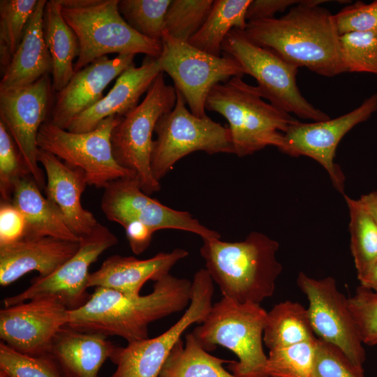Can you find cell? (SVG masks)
<instances>
[{"mask_svg": "<svg viewBox=\"0 0 377 377\" xmlns=\"http://www.w3.org/2000/svg\"><path fill=\"white\" fill-rule=\"evenodd\" d=\"M325 0H302L279 18L248 22L244 30L253 43L297 67L334 77L346 72L340 34L334 15L320 4Z\"/></svg>", "mask_w": 377, "mask_h": 377, "instance_id": "obj_1", "label": "cell"}, {"mask_svg": "<svg viewBox=\"0 0 377 377\" xmlns=\"http://www.w3.org/2000/svg\"><path fill=\"white\" fill-rule=\"evenodd\" d=\"M191 282L170 274L155 281L145 295L95 288L81 307L69 310L67 325L80 331L117 336L128 343L149 338V325L189 305Z\"/></svg>", "mask_w": 377, "mask_h": 377, "instance_id": "obj_2", "label": "cell"}, {"mask_svg": "<svg viewBox=\"0 0 377 377\" xmlns=\"http://www.w3.org/2000/svg\"><path fill=\"white\" fill-rule=\"evenodd\" d=\"M279 247L277 241L251 232L241 242L204 239L200 253L223 297L260 304L273 295L282 270L276 258Z\"/></svg>", "mask_w": 377, "mask_h": 377, "instance_id": "obj_3", "label": "cell"}, {"mask_svg": "<svg viewBox=\"0 0 377 377\" xmlns=\"http://www.w3.org/2000/svg\"><path fill=\"white\" fill-rule=\"evenodd\" d=\"M205 108L227 119L234 154L239 157L267 146L278 148L283 133L298 121L266 102L258 87L247 84L242 77H233L213 87Z\"/></svg>", "mask_w": 377, "mask_h": 377, "instance_id": "obj_4", "label": "cell"}, {"mask_svg": "<svg viewBox=\"0 0 377 377\" xmlns=\"http://www.w3.org/2000/svg\"><path fill=\"white\" fill-rule=\"evenodd\" d=\"M59 1L62 15L79 43L75 72L108 54L161 56V40L145 37L131 27L119 10V0Z\"/></svg>", "mask_w": 377, "mask_h": 377, "instance_id": "obj_5", "label": "cell"}, {"mask_svg": "<svg viewBox=\"0 0 377 377\" xmlns=\"http://www.w3.org/2000/svg\"><path fill=\"white\" fill-rule=\"evenodd\" d=\"M267 313L260 304L223 297L191 333L208 352L221 346L234 353L238 361L228 367L236 377H269L263 347Z\"/></svg>", "mask_w": 377, "mask_h": 377, "instance_id": "obj_6", "label": "cell"}, {"mask_svg": "<svg viewBox=\"0 0 377 377\" xmlns=\"http://www.w3.org/2000/svg\"><path fill=\"white\" fill-rule=\"evenodd\" d=\"M143 101L123 116L113 128L111 145L114 158L122 168L132 172L142 191L150 195L161 189L151 171L153 133L159 118L175 106V87L167 84L161 72Z\"/></svg>", "mask_w": 377, "mask_h": 377, "instance_id": "obj_7", "label": "cell"}, {"mask_svg": "<svg viewBox=\"0 0 377 377\" xmlns=\"http://www.w3.org/2000/svg\"><path fill=\"white\" fill-rule=\"evenodd\" d=\"M221 48L223 54L232 57L239 63L244 74L256 80L263 98L276 108L313 121L330 119L302 95L296 80L298 67L253 43L243 30L232 29Z\"/></svg>", "mask_w": 377, "mask_h": 377, "instance_id": "obj_8", "label": "cell"}, {"mask_svg": "<svg viewBox=\"0 0 377 377\" xmlns=\"http://www.w3.org/2000/svg\"><path fill=\"white\" fill-rule=\"evenodd\" d=\"M174 108L158 120L154 133L151 168L160 182L182 158L196 151L208 154H234L228 127L205 115L198 117L186 107L182 94L176 90Z\"/></svg>", "mask_w": 377, "mask_h": 377, "instance_id": "obj_9", "label": "cell"}, {"mask_svg": "<svg viewBox=\"0 0 377 377\" xmlns=\"http://www.w3.org/2000/svg\"><path fill=\"white\" fill-rule=\"evenodd\" d=\"M122 117H109L94 130L84 133L68 131L47 120L39 129L38 147L71 166L82 169L86 174L88 185L104 188L116 179L135 177L120 166L112 154V131Z\"/></svg>", "mask_w": 377, "mask_h": 377, "instance_id": "obj_10", "label": "cell"}, {"mask_svg": "<svg viewBox=\"0 0 377 377\" xmlns=\"http://www.w3.org/2000/svg\"><path fill=\"white\" fill-rule=\"evenodd\" d=\"M161 42L163 50L158 58L161 71L170 75L190 111L198 117L206 115V100L213 87L245 75L239 63L230 56L209 54L165 31Z\"/></svg>", "mask_w": 377, "mask_h": 377, "instance_id": "obj_11", "label": "cell"}, {"mask_svg": "<svg viewBox=\"0 0 377 377\" xmlns=\"http://www.w3.org/2000/svg\"><path fill=\"white\" fill-rule=\"evenodd\" d=\"M206 269H200L191 282L188 309L168 330L147 338L118 346L110 360L117 366L111 377H158L175 345L193 323L201 324L212 307L214 283Z\"/></svg>", "mask_w": 377, "mask_h": 377, "instance_id": "obj_12", "label": "cell"}, {"mask_svg": "<svg viewBox=\"0 0 377 377\" xmlns=\"http://www.w3.org/2000/svg\"><path fill=\"white\" fill-rule=\"evenodd\" d=\"M117 243L116 235L98 223L89 234L80 237V247L70 259L50 275L34 277L21 293L5 297L3 307L47 297L58 299L69 310L82 306L91 295L88 292L89 267Z\"/></svg>", "mask_w": 377, "mask_h": 377, "instance_id": "obj_13", "label": "cell"}, {"mask_svg": "<svg viewBox=\"0 0 377 377\" xmlns=\"http://www.w3.org/2000/svg\"><path fill=\"white\" fill-rule=\"evenodd\" d=\"M297 283L309 300L307 311L315 336L337 346L358 369L364 371V344L348 308V298L338 290L336 280L332 276L316 279L300 272Z\"/></svg>", "mask_w": 377, "mask_h": 377, "instance_id": "obj_14", "label": "cell"}, {"mask_svg": "<svg viewBox=\"0 0 377 377\" xmlns=\"http://www.w3.org/2000/svg\"><path fill=\"white\" fill-rule=\"evenodd\" d=\"M101 207L105 217L122 226L140 223L155 232L175 229L204 239H220V234L202 225L188 212L168 207L144 193L135 177L116 179L104 188Z\"/></svg>", "mask_w": 377, "mask_h": 377, "instance_id": "obj_15", "label": "cell"}, {"mask_svg": "<svg viewBox=\"0 0 377 377\" xmlns=\"http://www.w3.org/2000/svg\"><path fill=\"white\" fill-rule=\"evenodd\" d=\"M377 111V93L359 107L334 119L290 125L283 133L278 149L292 156H305L320 163L327 172L334 188L344 195L345 176L334 162L337 147L353 127Z\"/></svg>", "mask_w": 377, "mask_h": 377, "instance_id": "obj_16", "label": "cell"}, {"mask_svg": "<svg viewBox=\"0 0 377 377\" xmlns=\"http://www.w3.org/2000/svg\"><path fill=\"white\" fill-rule=\"evenodd\" d=\"M52 92L49 75L21 89L0 92V121L11 135L41 191L45 190L46 182L37 159V135L42 124L47 121Z\"/></svg>", "mask_w": 377, "mask_h": 377, "instance_id": "obj_17", "label": "cell"}, {"mask_svg": "<svg viewBox=\"0 0 377 377\" xmlns=\"http://www.w3.org/2000/svg\"><path fill=\"white\" fill-rule=\"evenodd\" d=\"M69 309L52 297L30 300L0 310V338L29 355L47 353L56 334L68 321Z\"/></svg>", "mask_w": 377, "mask_h": 377, "instance_id": "obj_18", "label": "cell"}, {"mask_svg": "<svg viewBox=\"0 0 377 377\" xmlns=\"http://www.w3.org/2000/svg\"><path fill=\"white\" fill-rule=\"evenodd\" d=\"M135 54L101 57L75 72L66 86L57 93L49 121L67 130L73 120L103 98V92L115 77L134 64Z\"/></svg>", "mask_w": 377, "mask_h": 377, "instance_id": "obj_19", "label": "cell"}, {"mask_svg": "<svg viewBox=\"0 0 377 377\" xmlns=\"http://www.w3.org/2000/svg\"><path fill=\"white\" fill-rule=\"evenodd\" d=\"M37 159L46 174V198L60 212L76 235L80 238L89 234L98 222L81 203V196L88 185L85 172L39 148Z\"/></svg>", "mask_w": 377, "mask_h": 377, "instance_id": "obj_20", "label": "cell"}, {"mask_svg": "<svg viewBox=\"0 0 377 377\" xmlns=\"http://www.w3.org/2000/svg\"><path fill=\"white\" fill-rule=\"evenodd\" d=\"M79 242L51 237H23L0 246V285L8 286L24 274L36 271L38 276L52 274L78 250Z\"/></svg>", "mask_w": 377, "mask_h": 377, "instance_id": "obj_21", "label": "cell"}, {"mask_svg": "<svg viewBox=\"0 0 377 377\" xmlns=\"http://www.w3.org/2000/svg\"><path fill=\"white\" fill-rule=\"evenodd\" d=\"M161 72L158 59L146 56L140 66L133 64L124 71L107 95L76 117L67 130L89 132L109 117L124 116L138 105L141 96Z\"/></svg>", "mask_w": 377, "mask_h": 377, "instance_id": "obj_22", "label": "cell"}, {"mask_svg": "<svg viewBox=\"0 0 377 377\" xmlns=\"http://www.w3.org/2000/svg\"><path fill=\"white\" fill-rule=\"evenodd\" d=\"M187 256V251L179 248L169 253H158L144 260L112 255L106 258L97 270L89 274L88 287H100L126 295H139L147 281H156L169 274L172 267Z\"/></svg>", "mask_w": 377, "mask_h": 377, "instance_id": "obj_23", "label": "cell"}, {"mask_svg": "<svg viewBox=\"0 0 377 377\" xmlns=\"http://www.w3.org/2000/svg\"><path fill=\"white\" fill-rule=\"evenodd\" d=\"M117 346L99 333L63 326L56 334L48 353L62 377H99V371Z\"/></svg>", "mask_w": 377, "mask_h": 377, "instance_id": "obj_24", "label": "cell"}, {"mask_svg": "<svg viewBox=\"0 0 377 377\" xmlns=\"http://www.w3.org/2000/svg\"><path fill=\"white\" fill-rule=\"evenodd\" d=\"M46 0H38L22 40L2 73L0 92L27 87L52 71V62L43 33Z\"/></svg>", "mask_w": 377, "mask_h": 377, "instance_id": "obj_25", "label": "cell"}, {"mask_svg": "<svg viewBox=\"0 0 377 377\" xmlns=\"http://www.w3.org/2000/svg\"><path fill=\"white\" fill-rule=\"evenodd\" d=\"M11 202L24 218V237H51L80 241V238L68 227L60 212L41 194L40 188L31 176L16 183Z\"/></svg>", "mask_w": 377, "mask_h": 377, "instance_id": "obj_26", "label": "cell"}, {"mask_svg": "<svg viewBox=\"0 0 377 377\" xmlns=\"http://www.w3.org/2000/svg\"><path fill=\"white\" fill-rule=\"evenodd\" d=\"M43 33L52 62V89L58 93L75 73L73 60L79 54L77 38L62 15L59 0L46 2Z\"/></svg>", "mask_w": 377, "mask_h": 377, "instance_id": "obj_27", "label": "cell"}, {"mask_svg": "<svg viewBox=\"0 0 377 377\" xmlns=\"http://www.w3.org/2000/svg\"><path fill=\"white\" fill-rule=\"evenodd\" d=\"M251 0H215L212 9L198 31L188 43L209 54L220 57L222 44L233 29L244 30L246 14Z\"/></svg>", "mask_w": 377, "mask_h": 377, "instance_id": "obj_28", "label": "cell"}, {"mask_svg": "<svg viewBox=\"0 0 377 377\" xmlns=\"http://www.w3.org/2000/svg\"><path fill=\"white\" fill-rule=\"evenodd\" d=\"M315 339L307 309L300 303L282 302L267 313L263 342L269 350Z\"/></svg>", "mask_w": 377, "mask_h": 377, "instance_id": "obj_29", "label": "cell"}, {"mask_svg": "<svg viewBox=\"0 0 377 377\" xmlns=\"http://www.w3.org/2000/svg\"><path fill=\"white\" fill-rule=\"evenodd\" d=\"M185 339V346L182 339L175 345L158 377H236L223 367L232 361L211 355L191 332Z\"/></svg>", "mask_w": 377, "mask_h": 377, "instance_id": "obj_30", "label": "cell"}, {"mask_svg": "<svg viewBox=\"0 0 377 377\" xmlns=\"http://www.w3.org/2000/svg\"><path fill=\"white\" fill-rule=\"evenodd\" d=\"M350 221V251L359 279L377 260V224L360 201L344 194Z\"/></svg>", "mask_w": 377, "mask_h": 377, "instance_id": "obj_31", "label": "cell"}, {"mask_svg": "<svg viewBox=\"0 0 377 377\" xmlns=\"http://www.w3.org/2000/svg\"><path fill=\"white\" fill-rule=\"evenodd\" d=\"M38 0L0 1V67L1 74L18 47Z\"/></svg>", "mask_w": 377, "mask_h": 377, "instance_id": "obj_32", "label": "cell"}, {"mask_svg": "<svg viewBox=\"0 0 377 377\" xmlns=\"http://www.w3.org/2000/svg\"><path fill=\"white\" fill-rule=\"evenodd\" d=\"M172 0H119V10L135 31L153 40H161L165 20Z\"/></svg>", "mask_w": 377, "mask_h": 377, "instance_id": "obj_33", "label": "cell"}, {"mask_svg": "<svg viewBox=\"0 0 377 377\" xmlns=\"http://www.w3.org/2000/svg\"><path fill=\"white\" fill-rule=\"evenodd\" d=\"M317 338L269 350L266 371L269 377H311Z\"/></svg>", "mask_w": 377, "mask_h": 377, "instance_id": "obj_34", "label": "cell"}, {"mask_svg": "<svg viewBox=\"0 0 377 377\" xmlns=\"http://www.w3.org/2000/svg\"><path fill=\"white\" fill-rule=\"evenodd\" d=\"M212 0H172L165 20V31L172 37L188 42L206 20Z\"/></svg>", "mask_w": 377, "mask_h": 377, "instance_id": "obj_35", "label": "cell"}, {"mask_svg": "<svg viewBox=\"0 0 377 377\" xmlns=\"http://www.w3.org/2000/svg\"><path fill=\"white\" fill-rule=\"evenodd\" d=\"M340 45L346 72L377 75V29L342 34Z\"/></svg>", "mask_w": 377, "mask_h": 377, "instance_id": "obj_36", "label": "cell"}, {"mask_svg": "<svg viewBox=\"0 0 377 377\" xmlns=\"http://www.w3.org/2000/svg\"><path fill=\"white\" fill-rule=\"evenodd\" d=\"M0 375L6 377H62L48 353L29 355L0 342Z\"/></svg>", "mask_w": 377, "mask_h": 377, "instance_id": "obj_37", "label": "cell"}, {"mask_svg": "<svg viewBox=\"0 0 377 377\" xmlns=\"http://www.w3.org/2000/svg\"><path fill=\"white\" fill-rule=\"evenodd\" d=\"M31 176L16 143L0 121V195L1 201L10 202L16 183Z\"/></svg>", "mask_w": 377, "mask_h": 377, "instance_id": "obj_38", "label": "cell"}, {"mask_svg": "<svg viewBox=\"0 0 377 377\" xmlns=\"http://www.w3.org/2000/svg\"><path fill=\"white\" fill-rule=\"evenodd\" d=\"M348 305L363 343L377 346V293L360 285Z\"/></svg>", "mask_w": 377, "mask_h": 377, "instance_id": "obj_39", "label": "cell"}, {"mask_svg": "<svg viewBox=\"0 0 377 377\" xmlns=\"http://www.w3.org/2000/svg\"><path fill=\"white\" fill-rule=\"evenodd\" d=\"M311 377H365L337 346L317 338Z\"/></svg>", "mask_w": 377, "mask_h": 377, "instance_id": "obj_40", "label": "cell"}, {"mask_svg": "<svg viewBox=\"0 0 377 377\" xmlns=\"http://www.w3.org/2000/svg\"><path fill=\"white\" fill-rule=\"evenodd\" d=\"M334 19L340 35L377 29V0L350 4L334 14Z\"/></svg>", "mask_w": 377, "mask_h": 377, "instance_id": "obj_41", "label": "cell"}, {"mask_svg": "<svg viewBox=\"0 0 377 377\" xmlns=\"http://www.w3.org/2000/svg\"><path fill=\"white\" fill-rule=\"evenodd\" d=\"M26 223L22 213L10 202L0 203V246L24 237Z\"/></svg>", "mask_w": 377, "mask_h": 377, "instance_id": "obj_42", "label": "cell"}, {"mask_svg": "<svg viewBox=\"0 0 377 377\" xmlns=\"http://www.w3.org/2000/svg\"><path fill=\"white\" fill-rule=\"evenodd\" d=\"M302 0H251L246 11L247 22L273 18L274 14L283 12L301 3Z\"/></svg>", "mask_w": 377, "mask_h": 377, "instance_id": "obj_43", "label": "cell"}, {"mask_svg": "<svg viewBox=\"0 0 377 377\" xmlns=\"http://www.w3.org/2000/svg\"><path fill=\"white\" fill-rule=\"evenodd\" d=\"M126 238L132 251L139 255L149 246L154 233L149 228L140 223H131L124 227Z\"/></svg>", "mask_w": 377, "mask_h": 377, "instance_id": "obj_44", "label": "cell"}, {"mask_svg": "<svg viewBox=\"0 0 377 377\" xmlns=\"http://www.w3.org/2000/svg\"><path fill=\"white\" fill-rule=\"evenodd\" d=\"M359 200L377 224V191L363 195Z\"/></svg>", "mask_w": 377, "mask_h": 377, "instance_id": "obj_45", "label": "cell"}, {"mask_svg": "<svg viewBox=\"0 0 377 377\" xmlns=\"http://www.w3.org/2000/svg\"><path fill=\"white\" fill-rule=\"evenodd\" d=\"M358 280L360 286L377 293V260L368 272Z\"/></svg>", "mask_w": 377, "mask_h": 377, "instance_id": "obj_46", "label": "cell"}, {"mask_svg": "<svg viewBox=\"0 0 377 377\" xmlns=\"http://www.w3.org/2000/svg\"><path fill=\"white\" fill-rule=\"evenodd\" d=\"M0 377H6V376H3L0 375Z\"/></svg>", "mask_w": 377, "mask_h": 377, "instance_id": "obj_47", "label": "cell"}]
</instances>
